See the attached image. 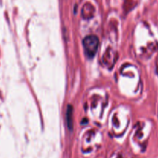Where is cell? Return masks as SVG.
<instances>
[{"instance_id": "1", "label": "cell", "mask_w": 158, "mask_h": 158, "mask_svg": "<svg viewBox=\"0 0 158 158\" xmlns=\"http://www.w3.org/2000/svg\"><path fill=\"white\" fill-rule=\"evenodd\" d=\"M83 45L87 57L93 58L98 50L99 40L96 36H88L83 40Z\"/></svg>"}]
</instances>
